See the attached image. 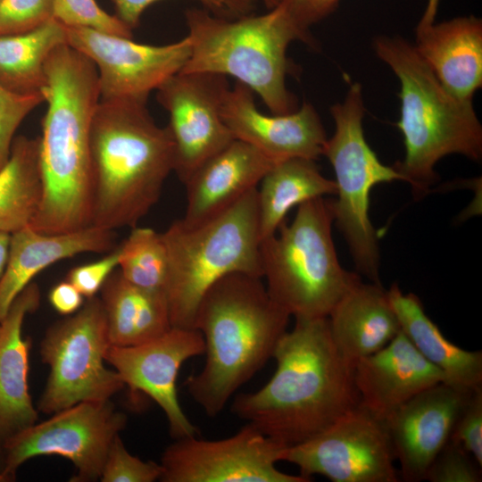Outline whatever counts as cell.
Instances as JSON below:
<instances>
[{"label":"cell","instance_id":"e0dca14e","mask_svg":"<svg viewBox=\"0 0 482 482\" xmlns=\"http://www.w3.org/2000/svg\"><path fill=\"white\" fill-rule=\"evenodd\" d=\"M220 113L235 139L253 145L275 163L293 158L316 161L323 154L328 137L310 103L290 113L266 115L257 109L253 91L237 81L227 91Z\"/></svg>","mask_w":482,"mask_h":482},{"label":"cell","instance_id":"ee69618b","mask_svg":"<svg viewBox=\"0 0 482 482\" xmlns=\"http://www.w3.org/2000/svg\"><path fill=\"white\" fill-rule=\"evenodd\" d=\"M2 466H3V451H2V448L0 447V471L2 470Z\"/></svg>","mask_w":482,"mask_h":482},{"label":"cell","instance_id":"836d02e7","mask_svg":"<svg viewBox=\"0 0 482 482\" xmlns=\"http://www.w3.org/2000/svg\"><path fill=\"white\" fill-rule=\"evenodd\" d=\"M52 19L53 0H0V37L32 31Z\"/></svg>","mask_w":482,"mask_h":482},{"label":"cell","instance_id":"d590c367","mask_svg":"<svg viewBox=\"0 0 482 482\" xmlns=\"http://www.w3.org/2000/svg\"><path fill=\"white\" fill-rule=\"evenodd\" d=\"M116 16L131 29L137 26L143 12L160 0H112ZM212 14L236 19L252 14L255 9L254 0H195Z\"/></svg>","mask_w":482,"mask_h":482},{"label":"cell","instance_id":"4316f807","mask_svg":"<svg viewBox=\"0 0 482 482\" xmlns=\"http://www.w3.org/2000/svg\"><path fill=\"white\" fill-rule=\"evenodd\" d=\"M257 187L262 240L275 234L287 212L303 203L336 195L335 180L326 178L315 160L293 158L276 163Z\"/></svg>","mask_w":482,"mask_h":482},{"label":"cell","instance_id":"30bf717a","mask_svg":"<svg viewBox=\"0 0 482 482\" xmlns=\"http://www.w3.org/2000/svg\"><path fill=\"white\" fill-rule=\"evenodd\" d=\"M111 345L100 297L87 298L81 308L50 326L40 345L49 375L37 408L55 413L87 401H108L124 386L116 370L108 369Z\"/></svg>","mask_w":482,"mask_h":482},{"label":"cell","instance_id":"9c48e42d","mask_svg":"<svg viewBox=\"0 0 482 482\" xmlns=\"http://www.w3.org/2000/svg\"><path fill=\"white\" fill-rule=\"evenodd\" d=\"M330 112L335 130L327 139L322 155L336 176L334 222L345 239L357 272L381 285L378 234L369 216L370 194L380 183L404 179L394 166L380 162L365 138L360 83H353L344 101L335 104Z\"/></svg>","mask_w":482,"mask_h":482},{"label":"cell","instance_id":"52a82bcc","mask_svg":"<svg viewBox=\"0 0 482 482\" xmlns=\"http://www.w3.org/2000/svg\"><path fill=\"white\" fill-rule=\"evenodd\" d=\"M162 236L171 327L194 328L202 298L222 278L234 273L262 278L257 187L206 220H175Z\"/></svg>","mask_w":482,"mask_h":482},{"label":"cell","instance_id":"9a60e30c","mask_svg":"<svg viewBox=\"0 0 482 482\" xmlns=\"http://www.w3.org/2000/svg\"><path fill=\"white\" fill-rule=\"evenodd\" d=\"M67 44L90 59L98 73L100 100L137 99L179 72L190 55L187 37L163 46L86 28H67Z\"/></svg>","mask_w":482,"mask_h":482},{"label":"cell","instance_id":"277c9868","mask_svg":"<svg viewBox=\"0 0 482 482\" xmlns=\"http://www.w3.org/2000/svg\"><path fill=\"white\" fill-rule=\"evenodd\" d=\"M145 100H100L90 128L92 225L137 226L161 196L174 170V145Z\"/></svg>","mask_w":482,"mask_h":482},{"label":"cell","instance_id":"d6a6232c","mask_svg":"<svg viewBox=\"0 0 482 482\" xmlns=\"http://www.w3.org/2000/svg\"><path fill=\"white\" fill-rule=\"evenodd\" d=\"M425 480L480 482L481 466L459 443L449 439L430 463Z\"/></svg>","mask_w":482,"mask_h":482},{"label":"cell","instance_id":"7a4b0ae2","mask_svg":"<svg viewBox=\"0 0 482 482\" xmlns=\"http://www.w3.org/2000/svg\"><path fill=\"white\" fill-rule=\"evenodd\" d=\"M45 69L47 108L37 137L42 196L29 226L68 233L92 225L90 128L100 101L98 73L90 59L68 44L51 53Z\"/></svg>","mask_w":482,"mask_h":482},{"label":"cell","instance_id":"44dd1931","mask_svg":"<svg viewBox=\"0 0 482 482\" xmlns=\"http://www.w3.org/2000/svg\"><path fill=\"white\" fill-rule=\"evenodd\" d=\"M114 240V230L95 225L55 234L27 226L12 233L7 260L0 276V320L39 272L80 253H108L113 249Z\"/></svg>","mask_w":482,"mask_h":482},{"label":"cell","instance_id":"ba28073f","mask_svg":"<svg viewBox=\"0 0 482 482\" xmlns=\"http://www.w3.org/2000/svg\"><path fill=\"white\" fill-rule=\"evenodd\" d=\"M333 200L312 199L297 206L291 223L262 240V278L270 297L295 319L328 317L361 280L345 270L332 239Z\"/></svg>","mask_w":482,"mask_h":482},{"label":"cell","instance_id":"60d3db41","mask_svg":"<svg viewBox=\"0 0 482 482\" xmlns=\"http://www.w3.org/2000/svg\"><path fill=\"white\" fill-rule=\"evenodd\" d=\"M440 0H428L426 8L417 28H424L435 22Z\"/></svg>","mask_w":482,"mask_h":482},{"label":"cell","instance_id":"8d00e7d4","mask_svg":"<svg viewBox=\"0 0 482 482\" xmlns=\"http://www.w3.org/2000/svg\"><path fill=\"white\" fill-rule=\"evenodd\" d=\"M450 439L459 443L482 467V386L470 394L455 420Z\"/></svg>","mask_w":482,"mask_h":482},{"label":"cell","instance_id":"cb8c5ba5","mask_svg":"<svg viewBox=\"0 0 482 482\" xmlns=\"http://www.w3.org/2000/svg\"><path fill=\"white\" fill-rule=\"evenodd\" d=\"M328 320L337 349L353 364L382 349L401 330L386 290L362 279L335 304Z\"/></svg>","mask_w":482,"mask_h":482},{"label":"cell","instance_id":"ffe728a7","mask_svg":"<svg viewBox=\"0 0 482 482\" xmlns=\"http://www.w3.org/2000/svg\"><path fill=\"white\" fill-rule=\"evenodd\" d=\"M253 145L234 139L203 162L184 182L187 224L206 220L256 188L275 165Z\"/></svg>","mask_w":482,"mask_h":482},{"label":"cell","instance_id":"7c38bea8","mask_svg":"<svg viewBox=\"0 0 482 482\" xmlns=\"http://www.w3.org/2000/svg\"><path fill=\"white\" fill-rule=\"evenodd\" d=\"M282 461L296 465L308 479L321 475L333 482L399 480L386 423L361 403L312 438L287 447Z\"/></svg>","mask_w":482,"mask_h":482},{"label":"cell","instance_id":"f546056e","mask_svg":"<svg viewBox=\"0 0 482 482\" xmlns=\"http://www.w3.org/2000/svg\"><path fill=\"white\" fill-rule=\"evenodd\" d=\"M119 250L118 270L126 280L143 289L164 292L168 253L162 233L136 226Z\"/></svg>","mask_w":482,"mask_h":482},{"label":"cell","instance_id":"d4e9b609","mask_svg":"<svg viewBox=\"0 0 482 482\" xmlns=\"http://www.w3.org/2000/svg\"><path fill=\"white\" fill-rule=\"evenodd\" d=\"M386 292L402 332L426 360L444 372L447 384L465 391L482 386L481 351H467L447 340L416 295L403 294L395 283Z\"/></svg>","mask_w":482,"mask_h":482},{"label":"cell","instance_id":"f1b7e54d","mask_svg":"<svg viewBox=\"0 0 482 482\" xmlns=\"http://www.w3.org/2000/svg\"><path fill=\"white\" fill-rule=\"evenodd\" d=\"M41 196L37 137H15L0 169V232L11 235L29 226Z\"/></svg>","mask_w":482,"mask_h":482},{"label":"cell","instance_id":"7bdbcfd3","mask_svg":"<svg viewBox=\"0 0 482 482\" xmlns=\"http://www.w3.org/2000/svg\"><path fill=\"white\" fill-rule=\"evenodd\" d=\"M280 0H262L267 8L271 9L275 7Z\"/></svg>","mask_w":482,"mask_h":482},{"label":"cell","instance_id":"5b68a950","mask_svg":"<svg viewBox=\"0 0 482 482\" xmlns=\"http://www.w3.org/2000/svg\"><path fill=\"white\" fill-rule=\"evenodd\" d=\"M378 58L400 82V119L404 158L394 167L421 198L438 179L435 166L443 157L458 154L474 162L482 158V126L472 100L460 99L440 83L417 53L402 37L381 36L374 41Z\"/></svg>","mask_w":482,"mask_h":482},{"label":"cell","instance_id":"ab89813d","mask_svg":"<svg viewBox=\"0 0 482 482\" xmlns=\"http://www.w3.org/2000/svg\"><path fill=\"white\" fill-rule=\"evenodd\" d=\"M84 298L66 279L54 285L48 295L50 304L62 315H71L79 311L85 303Z\"/></svg>","mask_w":482,"mask_h":482},{"label":"cell","instance_id":"8992f818","mask_svg":"<svg viewBox=\"0 0 482 482\" xmlns=\"http://www.w3.org/2000/svg\"><path fill=\"white\" fill-rule=\"evenodd\" d=\"M190 55L181 72H209L235 77L263 101L272 114L295 111L296 97L287 89L291 71L289 44H312L280 4L264 14L236 19L216 16L206 9L185 12Z\"/></svg>","mask_w":482,"mask_h":482},{"label":"cell","instance_id":"ac0fdd59","mask_svg":"<svg viewBox=\"0 0 482 482\" xmlns=\"http://www.w3.org/2000/svg\"><path fill=\"white\" fill-rule=\"evenodd\" d=\"M472 391L441 382L414 395L386 417L384 421L403 480H425L427 470L450 439L455 420Z\"/></svg>","mask_w":482,"mask_h":482},{"label":"cell","instance_id":"b9f144b4","mask_svg":"<svg viewBox=\"0 0 482 482\" xmlns=\"http://www.w3.org/2000/svg\"><path fill=\"white\" fill-rule=\"evenodd\" d=\"M10 244V234L0 232V276L4 269Z\"/></svg>","mask_w":482,"mask_h":482},{"label":"cell","instance_id":"603a6c76","mask_svg":"<svg viewBox=\"0 0 482 482\" xmlns=\"http://www.w3.org/2000/svg\"><path fill=\"white\" fill-rule=\"evenodd\" d=\"M419 55L454 96L472 100L482 86V21L453 18L416 28Z\"/></svg>","mask_w":482,"mask_h":482},{"label":"cell","instance_id":"3957f363","mask_svg":"<svg viewBox=\"0 0 482 482\" xmlns=\"http://www.w3.org/2000/svg\"><path fill=\"white\" fill-rule=\"evenodd\" d=\"M289 317L259 277L230 274L205 293L194 328L204 337L206 359L186 385L206 415L217 416L234 393L273 357Z\"/></svg>","mask_w":482,"mask_h":482},{"label":"cell","instance_id":"6da1fadb","mask_svg":"<svg viewBox=\"0 0 482 482\" xmlns=\"http://www.w3.org/2000/svg\"><path fill=\"white\" fill-rule=\"evenodd\" d=\"M272 358L270 379L237 395L231 409L286 447L312 438L360 403L354 364L337 349L328 317L295 319Z\"/></svg>","mask_w":482,"mask_h":482},{"label":"cell","instance_id":"83f0119b","mask_svg":"<svg viewBox=\"0 0 482 482\" xmlns=\"http://www.w3.org/2000/svg\"><path fill=\"white\" fill-rule=\"evenodd\" d=\"M65 44L66 27L55 19L27 33L0 37V87L19 96H43L46 60Z\"/></svg>","mask_w":482,"mask_h":482},{"label":"cell","instance_id":"f35d334b","mask_svg":"<svg viewBox=\"0 0 482 482\" xmlns=\"http://www.w3.org/2000/svg\"><path fill=\"white\" fill-rule=\"evenodd\" d=\"M339 0H280V4L295 26L311 38L312 25L329 15L337 6Z\"/></svg>","mask_w":482,"mask_h":482},{"label":"cell","instance_id":"4fadbf2b","mask_svg":"<svg viewBox=\"0 0 482 482\" xmlns=\"http://www.w3.org/2000/svg\"><path fill=\"white\" fill-rule=\"evenodd\" d=\"M286 446L247 423L220 440L197 436L176 439L161 459L162 482H308L302 475L282 472Z\"/></svg>","mask_w":482,"mask_h":482},{"label":"cell","instance_id":"484cf974","mask_svg":"<svg viewBox=\"0 0 482 482\" xmlns=\"http://www.w3.org/2000/svg\"><path fill=\"white\" fill-rule=\"evenodd\" d=\"M111 345L131 346L154 339L170 328L164 292L134 286L114 270L100 290Z\"/></svg>","mask_w":482,"mask_h":482},{"label":"cell","instance_id":"5bb4252c","mask_svg":"<svg viewBox=\"0 0 482 482\" xmlns=\"http://www.w3.org/2000/svg\"><path fill=\"white\" fill-rule=\"evenodd\" d=\"M229 86L227 77L209 72H178L157 90V101L169 113L174 145V170L184 183L206 160L235 138L221 118Z\"/></svg>","mask_w":482,"mask_h":482},{"label":"cell","instance_id":"4dcf8cb0","mask_svg":"<svg viewBox=\"0 0 482 482\" xmlns=\"http://www.w3.org/2000/svg\"><path fill=\"white\" fill-rule=\"evenodd\" d=\"M54 19L67 28H86L110 35L132 37V29L110 15L95 0H53Z\"/></svg>","mask_w":482,"mask_h":482},{"label":"cell","instance_id":"1f68e13d","mask_svg":"<svg viewBox=\"0 0 482 482\" xmlns=\"http://www.w3.org/2000/svg\"><path fill=\"white\" fill-rule=\"evenodd\" d=\"M162 466L142 461L125 447L120 435L112 440L100 476L102 482H154L160 480Z\"/></svg>","mask_w":482,"mask_h":482},{"label":"cell","instance_id":"e575fe53","mask_svg":"<svg viewBox=\"0 0 482 482\" xmlns=\"http://www.w3.org/2000/svg\"><path fill=\"white\" fill-rule=\"evenodd\" d=\"M44 102L41 95L19 96L0 87V169L9 158L16 130L25 118Z\"/></svg>","mask_w":482,"mask_h":482},{"label":"cell","instance_id":"7402d4cb","mask_svg":"<svg viewBox=\"0 0 482 482\" xmlns=\"http://www.w3.org/2000/svg\"><path fill=\"white\" fill-rule=\"evenodd\" d=\"M40 290L30 283L0 320V447L37 422L29 392L30 341L22 335L26 316L40 303Z\"/></svg>","mask_w":482,"mask_h":482},{"label":"cell","instance_id":"8fae6325","mask_svg":"<svg viewBox=\"0 0 482 482\" xmlns=\"http://www.w3.org/2000/svg\"><path fill=\"white\" fill-rule=\"evenodd\" d=\"M127 416L108 401H87L35 423L3 446L0 482L13 481L28 460L43 455L69 459L76 469L71 481L100 479L108 450L125 428Z\"/></svg>","mask_w":482,"mask_h":482},{"label":"cell","instance_id":"74e56055","mask_svg":"<svg viewBox=\"0 0 482 482\" xmlns=\"http://www.w3.org/2000/svg\"><path fill=\"white\" fill-rule=\"evenodd\" d=\"M119 246L100 260L73 267L65 279L71 283L85 298L96 296L110 275L118 269Z\"/></svg>","mask_w":482,"mask_h":482},{"label":"cell","instance_id":"d6986e66","mask_svg":"<svg viewBox=\"0 0 482 482\" xmlns=\"http://www.w3.org/2000/svg\"><path fill=\"white\" fill-rule=\"evenodd\" d=\"M354 382L360 403L385 420L421 391L446 383V378L400 330L382 349L356 362Z\"/></svg>","mask_w":482,"mask_h":482},{"label":"cell","instance_id":"2e32d148","mask_svg":"<svg viewBox=\"0 0 482 482\" xmlns=\"http://www.w3.org/2000/svg\"><path fill=\"white\" fill-rule=\"evenodd\" d=\"M204 340L195 328L171 327L163 335L131 346L110 345L105 362L131 392H142L163 411L175 439L197 436L178 397L177 378L181 365L204 353Z\"/></svg>","mask_w":482,"mask_h":482}]
</instances>
